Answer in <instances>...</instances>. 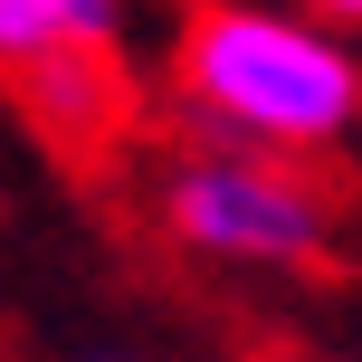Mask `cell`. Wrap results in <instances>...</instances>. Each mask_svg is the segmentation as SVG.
<instances>
[{"instance_id": "obj_1", "label": "cell", "mask_w": 362, "mask_h": 362, "mask_svg": "<svg viewBox=\"0 0 362 362\" xmlns=\"http://www.w3.org/2000/svg\"><path fill=\"white\" fill-rule=\"evenodd\" d=\"M172 105L219 144L325 163V153H344V134L362 115V57L315 10L200 0L172 29Z\"/></svg>"}, {"instance_id": "obj_2", "label": "cell", "mask_w": 362, "mask_h": 362, "mask_svg": "<svg viewBox=\"0 0 362 362\" xmlns=\"http://www.w3.org/2000/svg\"><path fill=\"white\" fill-rule=\"evenodd\" d=\"M153 219L181 257L200 267H248V276H315L334 257V191L296 153L257 144H181L153 163Z\"/></svg>"}, {"instance_id": "obj_3", "label": "cell", "mask_w": 362, "mask_h": 362, "mask_svg": "<svg viewBox=\"0 0 362 362\" xmlns=\"http://www.w3.org/2000/svg\"><path fill=\"white\" fill-rule=\"evenodd\" d=\"M124 10L134 0H0V76L76 153L124 124Z\"/></svg>"}, {"instance_id": "obj_4", "label": "cell", "mask_w": 362, "mask_h": 362, "mask_svg": "<svg viewBox=\"0 0 362 362\" xmlns=\"http://www.w3.org/2000/svg\"><path fill=\"white\" fill-rule=\"evenodd\" d=\"M305 10H315V19H334V29H353V19H362V0H305Z\"/></svg>"}, {"instance_id": "obj_5", "label": "cell", "mask_w": 362, "mask_h": 362, "mask_svg": "<svg viewBox=\"0 0 362 362\" xmlns=\"http://www.w3.org/2000/svg\"><path fill=\"white\" fill-rule=\"evenodd\" d=\"M76 362H134V353H76Z\"/></svg>"}]
</instances>
